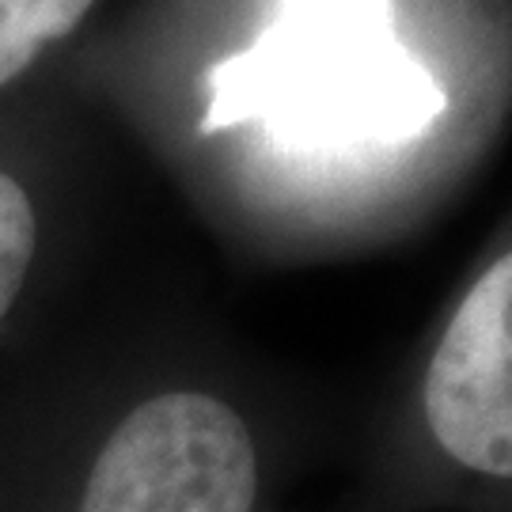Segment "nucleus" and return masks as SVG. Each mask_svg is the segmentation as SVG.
Returning <instances> with one entry per match:
<instances>
[{"label": "nucleus", "instance_id": "2", "mask_svg": "<svg viewBox=\"0 0 512 512\" xmlns=\"http://www.w3.org/2000/svg\"><path fill=\"white\" fill-rule=\"evenodd\" d=\"M258 456L247 421L205 391L129 410L92 463L80 512H251Z\"/></svg>", "mask_w": 512, "mask_h": 512}, {"label": "nucleus", "instance_id": "5", "mask_svg": "<svg viewBox=\"0 0 512 512\" xmlns=\"http://www.w3.org/2000/svg\"><path fill=\"white\" fill-rule=\"evenodd\" d=\"M38 224L27 190L0 171V319L16 304L35 258Z\"/></svg>", "mask_w": 512, "mask_h": 512}, {"label": "nucleus", "instance_id": "4", "mask_svg": "<svg viewBox=\"0 0 512 512\" xmlns=\"http://www.w3.org/2000/svg\"><path fill=\"white\" fill-rule=\"evenodd\" d=\"M95 0H0V84H12L35 54L73 31Z\"/></svg>", "mask_w": 512, "mask_h": 512}, {"label": "nucleus", "instance_id": "3", "mask_svg": "<svg viewBox=\"0 0 512 512\" xmlns=\"http://www.w3.org/2000/svg\"><path fill=\"white\" fill-rule=\"evenodd\" d=\"M512 258L459 300L425 376V418L448 456L478 475H512Z\"/></svg>", "mask_w": 512, "mask_h": 512}, {"label": "nucleus", "instance_id": "1", "mask_svg": "<svg viewBox=\"0 0 512 512\" xmlns=\"http://www.w3.org/2000/svg\"><path fill=\"white\" fill-rule=\"evenodd\" d=\"M444 92L395 38L391 0H281L274 27L209 69L202 133L262 118L300 148L399 145Z\"/></svg>", "mask_w": 512, "mask_h": 512}]
</instances>
